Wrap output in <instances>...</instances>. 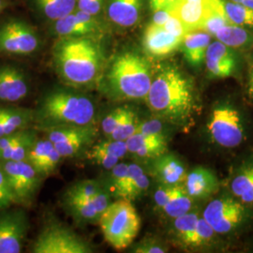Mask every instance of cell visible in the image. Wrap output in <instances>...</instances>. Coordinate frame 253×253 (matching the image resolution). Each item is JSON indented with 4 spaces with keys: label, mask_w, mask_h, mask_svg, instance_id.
<instances>
[{
    "label": "cell",
    "mask_w": 253,
    "mask_h": 253,
    "mask_svg": "<svg viewBox=\"0 0 253 253\" xmlns=\"http://www.w3.org/2000/svg\"><path fill=\"white\" fill-rule=\"evenodd\" d=\"M210 41V34L202 30L188 32L184 36L180 47L186 60L191 66L199 67L206 60Z\"/></svg>",
    "instance_id": "cell-17"
},
{
    "label": "cell",
    "mask_w": 253,
    "mask_h": 253,
    "mask_svg": "<svg viewBox=\"0 0 253 253\" xmlns=\"http://www.w3.org/2000/svg\"><path fill=\"white\" fill-rule=\"evenodd\" d=\"M98 145H100V147H102L103 149H105L108 153L112 154L113 156L118 158L119 160L123 159L126 154L128 153L126 141L108 139V140L100 142Z\"/></svg>",
    "instance_id": "cell-41"
},
{
    "label": "cell",
    "mask_w": 253,
    "mask_h": 253,
    "mask_svg": "<svg viewBox=\"0 0 253 253\" xmlns=\"http://www.w3.org/2000/svg\"><path fill=\"white\" fill-rule=\"evenodd\" d=\"M145 100L157 118L177 126L186 125L196 109L191 84L172 66L162 69L152 79Z\"/></svg>",
    "instance_id": "cell-1"
},
{
    "label": "cell",
    "mask_w": 253,
    "mask_h": 253,
    "mask_svg": "<svg viewBox=\"0 0 253 253\" xmlns=\"http://www.w3.org/2000/svg\"><path fill=\"white\" fill-rule=\"evenodd\" d=\"M54 144L49 139L37 140L36 143L32 146L27 158V163H30L42 176V171L46 160L49 156Z\"/></svg>",
    "instance_id": "cell-30"
},
{
    "label": "cell",
    "mask_w": 253,
    "mask_h": 253,
    "mask_svg": "<svg viewBox=\"0 0 253 253\" xmlns=\"http://www.w3.org/2000/svg\"><path fill=\"white\" fill-rule=\"evenodd\" d=\"M214 36L230 48H240L252 43L253 37L248 30L239 26L228 25L217 30Z\"/></svg>",
    "instance_id": "cell-23"
},
{
    "label": "cell",
    "mask_w": 253,
    "mask_h": 253,
    "mask_svg": "<svg viewBox=\"0 0 253 253\" xmlns=\"http://www.w3.org/2000/svg\"><path fill=\"white\" fill-rule=\"evenodd\" d=\"M242 4L245 5V6H248V7L253 8V0H244Z\"/></svg>",
    "instance_id": "cell-53"
},
{
    "label": "cell",
    "mask_w": 253,
    "mask_h": 253,
    "mask_svg": "<svg viewBox=\"0 0 253 253\" xmlns=\"http://www.w3.org/2000/svg\"><path fill=\"white\" fill-rule=\"evenodd\" d=\"M37 5L47 18L56 21L73 12L76 0H37Z\"/></svg>",
    "instance_id": "cell-25"
},
{
    "label": "cell",
    "mask_w": 253,
    "mask_h": 253,
    "mask_svg": "<svg viewBox=\"0 0 253 253\" xmlns=\"http://www.w3.org/2000/svg\"><path fill=\"white\" fill-rule=\"evenodd\" d=\"M232 25L227 17L223 0H211L203 31L215 35L219 28Z\"/></svg>",
    "instance_id": "cell-24"
},
{
    "label": "cell",
    "mask_w": 253,
    "mask_h": 253,
    "mask_svg": "<svg viewBox=\"0 0 253 253\" xmlns=\"http://www.w3.org/2000/svg\"><path fill=\"white\" fill-rule=\"evenodd\" d=\"M155 163L156 174L163 185H181L187 179L188 172L184 165L172 155H161Z\"/></svg>",
    "instance_id": "cell-19"
},
{
    "label": "cell",
    "mask_w": 253,
    "mask_h": 253,
    "mask_svg": "<svg viewBox=\"0 0 253 253\" xmlns=\"http://www.w3.org/2000/svg\"><path fill=\"white\" fill-rule=\"evenodd\" d=\"M17 204L27 205L34 197L40 185L41 174L27 161L0 162Z\"/></svg>",
    "instance_id": "cell-9"
},
{
    "label": "cell",
    "mask_w": 253,
    "mask_h": 253,
    "mask_svg": "<svg viewBox=\"0 0 253 253\" xmlns=\"http://www.w3.org/2000/svg\"><path fill=\"white\" fill-rule=\"evenodd\" d=\"M4 7H5V5H4L3 0H0V12H1L2 9H4Z\"/></svg>",
    "instance_id": "cell-54"
},
{
    "label": "cell",
    "mask_w": 253,
    "mask_h": 253,
    "mask_svg": "<svg viewBox=\"0 0 253 253\" xmlns=\"http://www.w3.org/2000/svg\"><path fill=\"white\" fill-rule=\"evenodd\" d=\"M62 157L59 154V152L56 150V148L53 146V148L51 149L49 156L46 160L45 163L43 165L42 171V175H47L50 174L51 172H54L56 169V167L58 166V164L62 161Z\"/></svg>",
    "instance_id": "cell-43"
},
{
    "label": "cell",
    "mask_w": 253,
    "mask_h": 253,
    "mask_svg": "<svg viewBox=\"0 0 253 253\" xmlns=\"http://www.w3.org/2000/svg\"><path fill=\"white\" fill-rule=\"evenodd\" d=\"M89 158L97 164L107 170H112L120 161L118 158L108 153L99 145H96L92 147L89 153Z\"/></svg>",
    "instance_id": "cell-36"
},
{
    "label": "cell",
    "mask_w": 253,
    "mask_h": 253,
    "mask_svg": "<svg viewBox=\"0 0 253 253\" xmlns=\"http://www.w3.org/2000/svg\"><path fill=\"white\" fill-rule=\"evenodd\" d=\"M138 125L139 122L135 114L131 110L127 109L124 118L121 119L117 128L109 136L108 139L126 141V139L135 133Z\"/></svg>",
    "instance_id": "cell-31"
},
{
    "label": "cell",
    "mask_w": 253,
    "mask_h": 253,
    "mask_svg": "<svg viewBox=\"0 0 253 253\" xmlns=\"http://www.w3.org/2000/svg\"><path fill=\"white\" fill-rule=\"evenodd\" d=\"M99 223L106 242L116 250H124L134 241L141 228V218L131 202L121 198L109 204Z\"/></svg>",
    "instance_id": "cell-5"
},
{
    "label": "cell",
    "mask_w": 253,
    "mask_h": 253,
    "mask_svg": "<svg viewBox=\"0 0 253 253\" xmlns=\"http://www.w3.org/2000/svg\"><path fill=\"white\" fill-rule=\"evenodd\" d=\"M127 163H118L112 169V185L116 195L119 198H123L124 192L126 190V180H127Z\"/></svg>",
    "instance_id": "cell-35"
},
{
    "label": "cell",
    "mask_w": 253,
    "mask_h": 253,
    "mask_svg": "<svg viewBox=\"0 0 253 253\" xmlns=\"http://www.w3.org/2000/svg\"><path fill=\"white\" fill-rule=\"evenodd\" d=\"M29 87L22 72L12 66L0 67V101L17 102L24 100Z\"/></svg>",
    "instance_id": "cell-14"
},
{
    "label": "cell",
    "mask_w": 253,
    "mask_h": 253,
    "mask_svg": "<svg viewBox=\"0 0 253 253\" xmlns=\"http://www.w3.org/2000/svg\"><path fill=\"white\" fill-rule=\"evenodd\" d=\"M38 47L36 31L27 23L10 20L0 26V54L27 55Z\"/></svg>",
    "instance_id": "cell-8"
},
{
    "label": "cell",
    "mask_w": 253,
    "mask_h": 253,
    "mask_svg": "<svg viewBox=\"0 0 253 253\" xmlns=\"http://www.w3.org/2000/svg\"><path fill=\"white\" fill-rule=\"evenodd\" d=\"M143 0H110L108 15L119 27H129L138 22Z\"/></svg>",
    "instance_id": "cell-18"
},
{
    "label": "cell",
    "mask_w": 253,
    "mask_h": 253,
    "mask_svg": "<svg viewBox=\"0 0 253 253\" xmlns=\"http://www.w3.org/2000/svg\"><path fill=\"white\" fill-rule=\"evenodd\" d=\"M192 205L191 197L182 185H174L172 194L163 208L168 217L175 218L188 213Z\"/></svg>",
    "instance_id": "cell-22"
},
{
    "label": "cell",
    "mask_w": 253,
    "mask_h": 253,
    "mask_svg": "<svg viewBox=\"0 0 253 253\" xmlns=\"http://www.w3.org/2000/svg\"><path fill=\"white\" fill-rule=\"evenodd\" d=\"M13 204H17V201L9 187L5 173L0 167V210L7 209Z\"/></svg>",
    "instance_id": "cell-39"
},
{
    "label": "cell",
    "mask_w": 253,
    "mask_h": 253,
    "mask_svg": "<svg viewBox=\"0 0 253 253\" xmlns=\"http://www.w3.org/2000/svg\"><path fill=\"white\" fill-rule=\"evenodd\" d=\"M163 27L166 30H168L169 32H171L176 36L184 38V36L187 34L185 28L181 25L180 22L177 19L172 17V16L168 19V21L163 25Z\"/></svg>",
    "instance_id": "cell-47"
},
{
    "label": "cell",
    "mask_w": 253,
    "mask_h": 253,
    "mask_svg": "<svg viewBox=\"0 0 253 253\" xmlns=\"http://www.w3.org/2000/svg\"><path fill=\"white\" fill-rule=\"evenodd\" d=\"M78 8L82 11H84L90 15H96L99 13L103 0H77Z\"/></svg>",
    "instance_id": "cell-44"
},
{
    "label": "cell",
    "mask_w": 253,
    "mask_h": 253,
    "mask_svg": "<svg viewBox=\"0 0 253 253\" xmlns=\"http://www.w3.org/2000/svg\"><path fill=\"white\" fill-rule=\"evenodd\" d=\"M211 0H175L166 9L177 19L186 32L202 30L208 14Z\"/></svg>",
    "instance_id": "cell-12"
},
{
    "label": "cell",
    "mask_w": 253,
    "mask_h": 253,
    "mask_svg": "<svg viewBox=\"0 0 253 253\" xmlns=\"http://www.w3.org/2000/svg\"><path fill=\"white\" fill-rule=\"evenodd\" d=\"M208 131L217 145L233 148L244 138V127L239 112L231 105H221L213 110L208 123Z\"/></svg>",
    "instance_id": "cell-7"
},
{
    "label": "cell",
    "mask_w": 253,
    "mask_h": 253,
    "mask_svg": "<svg viewBox=\"0 0 253 253\" xmlns=\"http://www.w3.org/2000/svg\"><path fill=\"white\" fill-rule=\"evenodd\" d=\"M215 231L204 217H199L196 225V230L190 246L198 247L201 245L207 244L214 236Z\"/></svg>",
    "instance_id": "cell-38"
},
{
    "label": "cell",
    "mask_w": 253,
    "mask_h": 253,
    "mask_svg": "<svg viewBox=\"0 0 253 253\" xmlns=\"http://www.w3.org/2000/svg\"><path fill=\"white\" fill-rule=\"evenodd\" d=\"M205 61L208 73L215 78H227L232 76L236 67V60L207 58Z\"/></svg>",
    "instance_id": "cell-33"
},
{
    "label": "cell",
    "mask_w": 253,
    "mask_h": 253,
    "mask_svg": "<svg viewBox=\"0 0 253 253\" xmlns=\"http://www.w3.org/2000/svg\"><path fill=\"white\" fill-rule=\"evenodd\" d=\"M133 253H164L166 250L161 245L156 244L154 242H143L138 245L134 249Z\"/></svg>",
    "instance_id": "cell-48"
},
{
    "label": "cell",
    "mask_w": 253,
    "mask_h": 253,
    "mask_svg": "<svg viewBox=\"0 0 253 253\" xmlns=\"http://www.w3.org/2000/svg\"><path fill=\"white\" fill-rule=\"evenodd\" d=\"M57 70L65 81L74 85H86L100 72L101 54L93 41L70 37L56 48Z\"/></svg>",
    "instance_id": "cell-2"
},
{
    "label": "cell",
    "mask_w": 253,
    "mask_h": 253,
    "mask_svg": "<svg viewBox=\"0 0 253 253\" xmlns=\"http://www.w3.org/2000/svg\"><path fill=\"white\" fill-rule=\"evenodd\" d=\"M4 136V129H3V122H2V116L0 113V138Z\"/></svg>",
    "instance_id": "cell-52"
},
{
    "label": "cell",
    "mask_w": 253,
    "mask_h": 253,
    "mask_svg": "<svg viewBox=\"0 0 253 253\" xmlns=\"http://www.w3.org/2000/svg\"><path fill=\"white\" fill-rule=\"evenodd\" d=\"M232 1H233V2H235V3H239V4H242L244 0H232Z\"/></svg>",
    "instance_id": "cell-55"
},
{
    "label": "cell",
    "mask_w": 253,
    "mask_h": 253,
    "mask_svg": "<svg viewBox=\"0 0 253 253\" xmlns=\"http://www.w3.org/2000/svg\"><path fill=\"white\" fill-rule=\"evenodd\" d=\"M185 183V189L191 198H206L216 192L218 186L216 175L204 167L188 173Z\"/></svg>",
    "instance_id": "cell-16"
},
{
    "label": "cell",
    "mask_w": 253,
    "mask_h": 253,
    "mask_svg": "<svg viewBox=\"0 0 253 253\" xmlns=\"http://www.w3.org/2000/svg\"><path fill=\"white\" fill-rule=\"evenodd\" d=\"M96 23L90 15L84 11L78 10L70 13L55 21V32L61 37H82L89 34L95 30Z\"/></svg>",
    "instance_id": "cell-15"
},
{
    "label": "cell",
    "mask_w": 253,
    "mask_h": 253,
    "mask_svg": "<svg viewBox=\"0 0 253 253\" xmlns=\"http://www.w3.org/2000/svg\"><path fill=\"white\" fill-rule=\"evenodd\" d=\"M90 201L97 211L101 215L110 204V196L105 190H100L93 197H91Z\"/></svg>",
    "instance_id": "cell-46"
},
{
    "label": "cell",
    "mask_w": 253,
    "mask_h": 253,
    "mask_svg": "<svg viewBox=\"0 0 253 253\" xmlns=\"http://www.w3.org/2000/svg\"><path fill=\"white\" fill-rule=\"evenodd\" d=\"M67 205L74 217L83 221H93L100 217V214L92 204L90 199L66 198Z\"/></svg>",
    "instance_id": "cell-27"
},
{
    "label": "cell",
    "mask_w": 253,
    "mask_h": 253,
    "mask_svg": "<svg viewBox=\"0 0 253 253\" xmlns=\"http://www.w3.org/2000/svg\"><path fill=\"white\" fill-rule=\"evenodd\" d=\"M224 9L227 17L232 25L243 27L253 26V9L243 4L235 2H224Z\"/></svg>",
    "instance_id": "cell-28"
},
{
    "label": "cell",
    "mask_w": 253,
    "mask_h": 253,
    "mask_svg": "<svg viewBox=\"0 0 253 253\" xmlns=\"http://www.w3.org/2000/svg\"><path fill=\"white\" fill-rule=\"evenodd\" d=\"M93 248L70 228L50 224L38 236L32 248L34 253H91Z\"/></svg>",
    "instance_id": "cell-6"
},
{
    "label": "cell",
    "mask_w": 253,
    "mask_h": 253,
    "mask_svg": "<svg viewBox=\"0 0 253 253\" xmlns=\"http://www.w3.org/2000/svg\"><path fill=\"white\" fill-rule=\"evenodd\" d=\"M232 191L244 203H253V166L236 175L232 182Z\"/></svg>",
    "instance_id": "cell-26"
},
{
    "label": "cell",
    "mask_w": 253,
    "mask_h": 253,
    "mask_svg": "<svg viewBox=\"0 0 253 253\" xmlns=\"http://www.w3.org/2000/svg\"><path fill=\"white\" fill-rule=\"evenodd\" d=\"M126 108H117L114 111H112L108 116H106L103 118L102 122H101V127H102V131L105 135L109 137L113 133V131L117 128L119 122L121 121V119L124 118L125 114H126Z\"/></svg>",
    "instance_id": "cell-40"
},
{
    "label": "cell",
    "mask_w": 253,
    "mask_h": 253,
    "mask_svg": "<svg viewBox=\"0 0 253 253\" xmlns=\"http://www.w3.org/2000/svg\"><path fill=\"white\" fill-rule=\"evenodd\" d=\"M0 113L2 116L4 136L26 129L34 118L33 112L27 109L2 108L0 109Z\"/></svg>",
    "instance_id": "cell-20"
},
{
    "label": "cell",
    "mask_w": 253,
    "mask_h": 253,
    "mask_svg": "<svg viewBox=\"0 0 253 253\" xmlns=\"http://www.w3.org/2000/svg\"><path fill=\"white\" fill-rule=\"evenodd\" d=\"M26 214L14 210L0 216V253H21L27 236Z\"/></svg>",
    "instance_id": "cell-11"
},
{
    "label": "cell",
    "mask_w": 253,
    "mask_h": 253,
    "mask_svg": "<svg viewBox=\"0 0 253 253\" xmlns=\"http://www.w3.org/2000/svg\"><path fill=\"white\" fill-rule=\"evenodd\" d=\"M101 189V186L94 180H84L79 182L68 190L66 198H79V199H90Z\"/></svg>",
    "instance_id": "cell-32"
},
{
    "label": "cell",
    "mask_w": 253,
    "mask_h": 253,
    "mask_svg": "<svg viewBox=\"0 0 253 253\" xmlns=\"http://www.w3.org/2000/svg\"><path fill=\"white\" fill-rule=\"evenodd\" d=\"M135 133H142L145 135L164 136L162 120L159 118H155L147 120L144 123H139L136 128Z\"/></svg>",
    "instance_id": "cell-42"
},
{
    "label": "cell",
    "mask_w": 253,
    "mask_h": 253,
    "mask_svg": "<svg viewBox=\"0 0 253 253\" xmlns=\"http://www.w3.org/2000/svg\"><path fill=\"white\" fill-rule=\"evenodd\" d=\"M109 81L115 92L124 99H145L152 83L151 69L141 55L125 53L115 59Z\"/></svg>",
    "instance_id": "cell-4"
},
{
    "label": "cell",
    "mask_w": 253,
    "mask_h": 253,
    "mask_svg": "<svg viewBox=\"0 0 253 253\" xmlns=\"http://www.w3.org/2000/svg\"><path fill=\"white\" fill-rule=\"evenodd\" d=\"M175 0H150V8L153 12L159 10H166Z\"/></svg>",
    "instance_id": "cell-49"
},
{
    "label": "cell",
    "mask_w": 253,
    "mask_h": 253,
    "mask_svg": "<svg viewBox=\"0 0 253 253\" xmlns=\"http://www.w3.org/2000/svg\"><path fill=\"white\" fill-rule=\"evenodd\" d=\"M93 138L94 137H85V138H81L77 140H72V141H67L63 143L54 144V145L63 159L71 158L80 153L84 149V147L90 144Z\"/></svg>",
    "instance_id": "cell-34"
},
{
    "label": "cell",
    "mask_w": 253,
    "mask_h": 253,
    "mask_svg": "<svg viewBox=\"0 0 253 253\" xmlns=\"http://www.w3.org/2000/svg\"><path fill=\"white\" fill-rule=\"evenodd\" d=\"M183 38L166 30L163 26L151 23L146 27L144 35V47L147 54L163 57L172 54L182 43Z\"/></svg>",
    "instance_id": "cell-13"
},
{
    "label": "cell",
    "mask_w": 253,
    "mask_h": 253,
    "mask_svg": "<svg viewBox=\"0 0 253 253\" xmlns=\"http://www.w3.org/2000/svg\"><path fill=\"white\" fill-rule=\"evenodd\" d=\"M203 217L215 233L226 234L238 226L244 217V208L234 199L222 198L210 202Z\"/></svg>",
    "instance_id": "cell-10"
},
{
    "label": "cell",
    "mask_w": 253,
    "mask_h": 253,
    "mask_svg": "<svg viewBox=\"0 0 253 253\" xmlns=\"http://www.w3.org/2000/svg\"><path fill=\"white\" fill-rule=\"evenodd\" d=\"M96 107L87 97L65 91L49 94L37 112V122L46 130L61 126H92Z\"/></svg>",
    "instance_id": "cell-3"
},
{
    "label": "cell",
    "mask_w": 253,
    "mask_h": 253,
    "mask_svg": "<svg viewBox=\"0 0 253 253\" xmlns=\"http://www.w3.org/2000/svg\"><path fill=\"white\" fill-rule=\"evenodd\" d=\"M198 218L197 214L190 212L174 218V229L183 243L191 245Z\"/></svg>",
    "instance_id": "cell-29"
},
{
    "label": "cell",
    "mask_w": 253,
    "mask_h": 253,
    "mask_svg": "<svg viewBox=\"0 0 253 253\" xmlns=\"http://www.w3.org/2000/svg\"><path fill=\"white\" fill-rule=\"evenodd\" d=\"M171 17L169 12L167 10H159L154 12L153 21L152 23L158 26H163L168 19Z\"/></svg>",
    "instance_id": "cell-50"
},
{
    "label": "cell",
    "mask_w": 253,
    "mask_h": 253,
    "mask_svg": "<svg viewBox=\"0 0 253 253\" xmlns=\"http://www.w3.org/2000/svg\"><path fill=\"white\" fill-rule=\"evenodd\" d=\"M173 186H169V185H163V187L159 188V190L156 191L154 195L155 203L158 208H164V206L167 204L168 200L170 198L172 194Z\"/></svg>",
    "instance_id": "cell-45"
},
{
    "label": "cell",
    "mask_w": 253,
    "mask_h": 253,
    "mask_svg": "<svg viewBox=\"0 0 253 253\" xmlns=\"http://www.w3.org/2000/svg\"><path fill=\"white\" fill-rule=\"evenodd\" d=\"M148 187H149V179L145 172L143 171L140 172L130 183L123 199L128 200L130 202L132 200L137 199L139 196L145 193L148 189Z\"/></svg>",
    "instance_id": "cell-37"
},
{
    "label": "cell",
    "mask_w": 253,
    "mask_h": 253,
    "mask_svg": "<svg viewBox=\"0 0 253 253\" xmlns=\"http://www.w3.org/2000/svg\"><path fill=\"white\" fill-rule=\"evenodd\" d=\"M36 141V134L34 131L24 129L18 140L0 154V162L27 161L28 153Z\"/></svg>",
    "instance_id": "cell-21"
},
{
    "label": "cell",
    "mask_w": 253,
    "mask_h": 253,
    "mask_svg": "<svg viewBox=\"0 0 253 253\" xmlns=\"http://www.w3.org/2000/svg\"><path fill=\"white\" fill-rule=\"evenodd\" d=\"M249 96L253 100V63L250 70V79H249Z\"/></svg>",
    "instance_id": "cell-51"
}]
</instances>
